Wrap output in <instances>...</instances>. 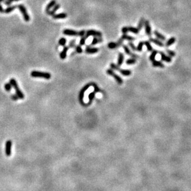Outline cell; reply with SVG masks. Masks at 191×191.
<instances>
[{
	"label": "cell",
	"mask_w": 191,
	"mask_h": 191,
	"mask_svg": "<svg viewBox=\"0 0 191 191\" xmlns=\"http://www.w3.org/2000/svg\"><path fill=\"white\" fill-rule=\"evenodd\" d=\"M9 83H10L11 85L12 86V87H13L14 89H15L16 93V94L17 95L19 98L21 99L24 98V95L23 93H22L21 89H19L17 81H16L14 78L11 79L10 80H9Z\"/></svg>",
	"instance_id": "6da1fadb"
},
{
	"label": "cell",
	"mask_w": 191,
	"mask_h": 191,
	"mask_svg": "<svg viewBox=\"0 0 191 191\" xmlns=\"http://www.w3.org/2000/svg\"><path fill=\"white\" fill-rule=\"evenodd\" d=\"M31 75L32 77L34 78H42L46 80H49L51 78V75L49 73L47 72H40L37 71H32L31 73Z\"/></svg>",
	"instance_id": "7a4b0ae2"
},
{
	"label": "cell",
	"mask_w": 191,
	"mask_h": 191,
	"mask_svg": "<svg viewBox=\"0 0 191 191\" xmlns=\"http://www.w3.org/2000/svg\"><path fill=\"white\" fill-rule=\"evenodd\" d=\"M110 66H111V69L115 70H116V71H118L119 72H120L122 75H124V76H130V75L132 74V71H131V70L121 69L120 68V66H118L117 65H115V64H114V63H111V65H110Z\"/></svg>",
	"instance_id": "3957f363"
},
{
	"label": "cell",
	"mask_w": 191,
	"mask_h": 191,
	"mask_svg": "<svg viewBox=\"0 0 191 191\" xmlns=\"http://www.w3.org/2000/svg\"><path fill=\"white\" fill-rule=\"evenodd\" d=\"M92 84H93V83H88L86 85L84 86L83 88L81 89V90L80 91V93H79V101H80V102L82 106H88V104H85L84 102H83V97H84V93H85L86 91L91 86H93Z\"/></svg>",
	"instance_id": "277c9868"
},
{
	"label": "cell",
	"mask_w": 191,
	"mask_h": 191,
	"mask_svg": "<svg viewBox=\"0 0 191 191\" xmlns=\"http://www.w3.org/2000/svg\"><path fill=\"white\" fill-rule=\"evenodd\" d=\"M106 73L107 74H108L110 76H112L114 79H115V80L116 81L117 83H118L119 84H122L123 83V80L120 76H119V75H117L114 71H113L112 69H108L106 71Z\"/></svg>",
	"instance_id": "5b68a950"
},
{
	"label": "cell",
	"mask_w": 191,
	"mask_h": 191,
	"mask_svg": "<svg viewBox=\"0 0 191 191\" xmlns=\"http://www.w3.org/2000/svg\"><path fill=\"white\" fill-rule=\"evenodd\" d=\"M17 8H19V11L22 14L24 21H26V22H29L30 21V17L27 12V9L25 8L23 4H19V5H17Z\"/></svg>",
	"instance_id": "8992f818"
},
{
	"label": "cell",
	"mask_w": 191,
	"mask_h": 191,
	"mask_svg": "<svg viewBox=\"0 0 191 191\" xmlns=\"http://www.w3.org/2000/svg\"><path fill=\"white\" fill-rule=\"evenodd\" d=\"M123 42H124V40H123L122 38H120L119 40H118L117 42H110L108 44V47L111 49H114V48H116L119 47L121 46L122 45Z\"/></svg>",
	"instance_id": "52a82bcc"
},
{
	"label": "cell",
	"mask_w": 191,
	"mask_h": 191,
	"mask_svg": "<svg viewBox=\"0 0 191 191\" xmlns=\"http://www.w3.org/2000/svg\"><path fill=\"white\" fill-rule=\"evenodd\" d=\"M86 36L87 37H89V36H94V37H101L102 36V33L98 32L97 31H94V30H88L86 32Z\"/></svg>",
	"instance_id": "ba28073f"
},
{
	"label": "cell",
	"mask_w": 191,
	"mask_h": 191,
	"mask_svg": "<svg viewBox=\"0 0 191 191\" xmlns=\"http://www.w3.org/2000/svg\"><path fill=\"white\" fill-rule=\"evenodd\" d=\"M11 148H12V141L8 140L6 142L5 152L7 156H9L11 155Z\"/></svg>",
	"instance_id": "9c48e42d"
},
{
	"label": "cell",
	"mask_w": 191,
	"mask_h": 191,
	"mask_svg": "<svg viewBox=\"0 0 191 191\" xmlns=\"http://www.w3.org/2000/svg\"><path fill=\"white\" fill-rule=\"evenodd\" d=\"M122 47H123V48H124V51H125V52L126 53V54H127L128 55L130 56L132 58H136V59H137V58H139V57H138V55L135 54V53H133L130 50L129 48L128 47V46H127V45H122Z\"/></svg>",
	"instance_id": "30bf717a"
},
{
	"label": "cell",
	"mask_w": 191,
	"mask_h": 191,
	"mask_svg": "<svg viewBox=\"0 0 191 191\" xmlns=\"http://www.w3.org/2000/svg\"><path fill=\"white\" fill-rule=\"evenodd\" d=\"M144 26H145L146 34L148 37H151L152 32H151V26H150V22H149L148 21H147V20H145V23H144Z\"/></svg>",
	"instance_id": "8fae6325"
},
{
	"label": "cell",
	"mask_w": 191,
	"mask_h": 191,
	"mask_svg": "<svg viewBox=\"0 0 191 191\" xmlns=\"http://www.w3.org/2000/svg\"><path fill=\"white\" fill-rule=\"evenodd\" d=\"M63 34L68 36H78V32L71 29H65L63 31Z\"/></svg>",
	"instance_id": "7c38bea8"
},
{
	"label": "cell",
	"mask_w": 191,
	"mask_h": 191,
	"mask_svg": "<svg viewBox=\"0 0 191 191\" xmlns=\"http://www.w3.org/2000/svg\"><path fill=\"white\" fill-rule=\"evenodd\" d=\"M159 54L161 55V60L164 61V62H167V63H171L172 62V58L171 57H169V56L166 55L164 52H159Z\"/></svg>",
	"instance_id": "4fadbf2b"
},
{
	"label": "cell",
	"mask_w": 191,
	"mask_h": 191,
	"mask_svg": "<svg viewBox=\"0 0 191 191\" xmlns=\"http://www.w3.org/2000/svg\"><path fill=\"white\" fill-rule=\"evenodd\" d=\"M150 42H152L153 44H156L158 46L160 47H163L164 46V44L162 42L161 40H159L158 39H155V38H150Z\"/></svg>",
	"instance_id": "5bb4252c"
},
{
	"label": "cell",
	"mask_w": 191,
	"mask_h": 191,
	"mask_svg": "<svg viewBox=\"0 0 191 191\" xmlns=\"http://www.w3.org/2000/svg\"><path fill=\"white\" fill-rule=\"evenodd\" d=\"M67 17V14L66 13H59V14H54L52 15V17L55 19H65Z\"/></svg>",
	"instance_id": "9a60e30c"
},
{
	"label": "cell",
	"mask_w": 191,
	"mask_h": 191,
	"mask_svg": "<svg viewBox=\"0 0 191 191\" xmlns=\"http://www.w3.org/2000/svg\"><path fill=\"white\" fill-rule=\"evenodd\" d=\"M98 51L99 49L97 48H92L90 46H87L85 50V52L87 53H90V54L97 53V52H98Z\"/></svg>",
	"instance_id": "2e32d148"
},
{
	"label": "cell",
	"mask_w": 191,
	"mask_h": 191,
	"mask_svg": "<svg viewBox=\"0 0 191 191\" xmlns=\"http://www.w3.org/2000/svg\"><path fill=\"white\" fill-rule=\"evenodd\" d=\"M154 34H155V36L156 37L158 38V39H159V40H161V41H164V40H166V37L164 36V35H163L162 34H161V33H159L158 31H154Z\"/></svg>",
	"instance_id": "e0dca14e"
},
{
	"label": "cell",
	"mask_w": 191,
	"mask_h": 191,
	"mask_svg": "<svg viewBox=\"0 0 191 191\" xmlns=\"http://www.w3.org/2000/svg\"><path fill=\"white\" fill-rule=\"evenodd\" d=\"M152 65L154 67H159V68H164V65L163 63L161 61L153 60L152 61Z\"/></svg>",
	"instance_id": "ac0fdd59"
},
{
	"label": "cell",
	"mask_w": 191,
	"mask_h": 191,
	"mask_svg": "<svg viewBox=\"0 0 191 191\" xmlns=\"http://www.w3.org/2000/svg\"><path fill=\"white\" fill-rule=\"evenodd\" d=\"M68 48H69L68 47H66V46L64 47L63 50H62V52H61L60 55V58H62V60H64L66 58L67 52L68 50Z\"/></svg>",
	"instance_id": "d6986e66"
},
{
	"label": "cell",
	"mask_w": 191,
	"mask_h": 191,
	"mask_svg": "<svg viewBox=\"0 0 191 191\" xmlns=\"http://www.w3.org/2000/svg\"><path fill=\"white\" fill-rule=\"evenodd\" d=\"M57 4V2H56V0H52L48 4H47V6H46V8H45V11L47 13V12L49 11L50 10L51 8H53L55 4Z\"/></svg>",
	"instance_id": "ffe728a7"
},
{
	"label": "cell",
	"mask_w": 191,
	"mask_h": 191,
	"mask_svg": "<svg viewBox=\"0 0 191 191\" xmlns=\"http://www.w3.org/2000/svg\"><path fill=\"white\" fill-rule=\"evenodd\" d=\"M60 8V5L59 4H56L53 7V9H52V10H51V11L50 10L49 11L47 12V14H48V15H50V16L53 15V14H54L55 13V12L57 11L58 10V9H59Z\"/></svg>",
	"instance_id": "44dd1931"
},
{
	"label": "cell",
	"mask_w": 191,
	"mask_h": 191,
	"mask_svg": "<svg viewBox=\"0 0 191 191\" xmlns=\"http://www.w3.org/2000/svg\"><path fill=\"white\" fill-rule=\"evenodd\" d=\"M124 55L122 53H119V57H118V60H117V65L119 66H120L124 62Z\"/></svg>",
	"instance_id": "7402d4cb"
},
{
	"label": "cell",
	"mask_w": 191,
	"mask_h": 191,
	"mask_svg": "<svg viewBox=\"0 0 191 191\" xmlns=\"http://www.w3.org/2000/svg\"><path fill=\"white\" fill-rule=\"evenodd\" d=\"M175 42H176V38L173 37H171L170 39H169L167 40L165 45L167 47H169L171 46V45H173V44H174Z\"/></svg>",
	"instance_id": "603a6c76"
},
{
	"label": "cell",
	"mask_w": 191,
	"mask_h": 191,
	"mask_svg": "<svg viewBox=\"0 0 191 191\" xmlns=\"http://www.w3.org/2000/svg\"><path fill=\"white\" fill-rule=\"evenodd\" d=\"M158 51L157 50H153L151 52V55L150 56V57H149V60H150V61H153L155 60V58H156V55L158 54Z\"/></svg>",
	"instance_id": "cb8c5ba5"
},
{
	"label": "cell",
	"mask_w": 191,
	"mask_h": 191,
	"mask_svg": "<svg viewBox=\"0 0 191 191\" xmlns=\"http://www.w3.org/2000/svg\"><path fill=\"white\" fill-rule=\"evenodd\" d=\"M122 39L123 40H129V41H133V40H135V38H133V37L130 36V35H127V34H124L122 35Z\"/></svg>",
	"instance_id": "d4e9b609"
},
{
	"label": "cell",
	"mask_w": 191,
	"mask_h": 191,
	"mask_svg": "<svg viewBox=\"0 0 191 191\" xmlns=\"http://www.w3.org/2000/svg\"><path fill=\"white\" fill-rule=\"evenodd\" d=\"M144 45H146L147 50L148 51V52H152V51L153 50V48L151 46V43H150V41H148V40L147 41H145L144 42Z\"/></svg>",
	"instance_id": "484cf974"
},
{
	"label": "cell",
	"mask_w": 191,
	"mask_h": 191,
	"mask_svg": "<svg viewBox=\"0 0 191 191\" xmlns=\"http://www.w3.org/2000/svg\"><path fill=\"white\" fill-rule=\"evenodd\" d=\"M145 19L144 18H143V17L140 19L139 22H138V27H137V29H138L139 31H141L142 29L143 28V26H144V23H145Z\"/></svg>",
	"instance_id": "4316f807"
},
{
	"label": "cell",
	"mask_w": 191,
	"mask_h": 191,
	"mask_svg": "<svg viewBox=\"0 0 191 191\" xmlns=\"http://www.w3.org/2000/svg\"><path fill=\"white\" fill-rule=\"evenodd\" d=\"M102 39L101 37H94L93 39V41L91 42V45H95V44H97L99 42H102Z\"/></svg>",
	"instance_id": "83f0119b"
},
{
	"label": "cell",
	"mask_w": 191,
	"mask_h": 191,
	"mask_svg": "<svg viewBox=\"0 0 191 191\" xmlns=\"http://www.w3.org/2000/svg\"><path fill=\"white\" fill-rule=\"evenodd\" d=\"M128 31H130V32H131L133 33V34H138L140 32L139 30H138L137 28H136V27H132V26H130V27H128Z\"/></svg>",
	"instance_id": "f1b7e54d"
},
{
	"label": "cell",
	"mask_w": 191,
	"mask_h": 191,
	"mask_svg": "<svg viewBox=\"0 0 191 191\" xmlns=\"http://www.w3.org/2000/svg\"><path fill=\"white\" fill-rule=\"evenodd\" d=\"M17 6H9L6 8V9L4 10V13H6V14H8V13H10L11 12L13 11L16 8H17Z\"/></svg>",
	"instance_id": "f546056e"
},
{
	"label": "cell",
	"mask_w": 191,
	"mask_h": 191,
	"mask_svg": "<svg viewBox=\"0 0 191 191\" xmlns=\"http://www.w3.org/2000/svg\"><path fill=\"white\" fill-rule=\"evenodd\" d=\"M95 94H96L95 91L92 92V93H91L90 94H89V102L88 103V106H89V105H90L91 104L93 99H94V97H95Z\"/></svg>",
	"instance_id": "4dcf8cb0"
},
{
	"label": "cell",
	"mask_w": 191,
	"mask_h": 191,
	"mask_svg": "<svg viewBox=\"0 0 191 191\" xmlns=\"http://www.w3.org/2000/svg\"><path fill=\"white\" fill-rule=\"evenodd\" d=\"M136 62H137L136 58H128V59H127L126 60V64H127V65H133V64L136 63Z\"/></svg>",
	"instance_id": "1f68e13d"
},
{
	"label": "cell",
	"mask_w": 191,
	"mask_h": 191,
	"mask_svg": "<svg viewBox=\"0 0 191 191\" xmlns=\"http://www.w3.org/2000/svg\"><path fill=\"white\" fill-rule=\"evenodd\" d=\"M143 45H144V42H142V41L140 42L137 47V51H138V52H142V49H143Z\"/></svg>",
	"instance_id": "d6a6232c"
},
{
	"label": "cell",
	"mask_w": 191,
	"mask_h": 191,
	"mask_svg": "<svg viewBox=\"0 0 191 191\" xmlns=\"http://www.w3.org/2000/svg\"><path fill=\"white\" fill-rule=\"evenodd\" d=\"M166 52H167V53H168V55L169 56V57H174L175 56H176V53H175L174 51L171 50L166 49Z\"/></svg>",
	"instance_id": "836d02e7"
},
{
	"label": "cell",
	"mask_w": 191,
	"mask_h": 191,
	"mask_svg": "<svg viewBox=\"0 0 191 191\" xmlns=\"http://www.w3.org/2000/svg\"><path fill=\"white\" fill-rule=\"evenodd\" d=\"M66 39L65 38H61L59 40V42H58V44L61 46H65V45L66 44Z\"/></svg>",
	"instance_id": "e575fe53"
},
{
	"label": "cell",
	"mask_w": 191,
	"mask_h": 191,
	"mask_svg": "<svg viewBox=\"0 0 191 191\" xmlns=\"http://www.w3.org/2000/svg\"><path fill=\"white\" fill-rule=\"evenodd\" d=\"M11 88H12V86L11 85L10 83H5V84H4V89H5V90L6 91L9 92L11 90Z\"/></svg>",
	"instance_id": "d590c367"
},
{
	"label": "cell",
	"mask_w": 191,
	"mask_h": 191,
	"mask_svg": "<svg viewBox=\"0 0 191 191\" xmlns=\"http://www.w3.org/2000/svg\"><path fill=\"white\" fill-rule=\"evenodd\" d=\"M87 37L86 36H83L82 37V38L81 39L80 41V45L81 46V45H84V44H85V42H86V40L87 39Z\"/></svg>",
	"instance_id": "8d00e7d4"
},
{
	"label": "cell",
	"mask_w": 191,
	"mask_h": 191,
	"mask_svg": "<svg viewBox=\"0 0 191 191\" xmlns=\"http://www.w3.org/2000/svg\"><path fill=\"white\" fill-rule=\"evenodd\" d=\"M75 43H76V40L75 39L73 40H71V41L69 42V46L68 47L70 48H75L76 47V45H75Z\"/></svg>",
	"instance_id": "74e56055"
},
{
	"label": "cell",
	"mask_w": 191,
	"mask_h": 191,
	"mask_svg": "<svg viewBox=\"0 0 191 191\" xmlns=\"http://www.w3.org/2000/svg\"><path fill=\"white\" fill-rule=\"evenodd\" d=\"M76 53H81L82 52H83V49H82V48L80 45H77V46L76 47Z\"/></svg>",
	"instance_id": "f35d334b"
},
{
	"label": "cell",
	"mask_w": 191,
	"mask_h": 191,
	"mask_svg": "<svg viewBox=\"0 0 191 191\" xmlns=\"http://www.w3.org/2000/svg\"><path fill=\"white\" fill-rule=\"evenodd\" d=\"M128 45H129L130 47L133 51H137V47L135 46L133 43H132V42H128Z\"/></svg>",
	"instance_id": "ab89813d"
},
{
	"label": "cell",
	"mask_w": 191,
	"mask_h": 191,
	"mask_svg": "<svg viewBox=\"0 0 191 191\" xmlns=\"http://www.w3.org/2000/svg\"><path fill=\"white\" fill-rule=\"evenodd\" d=\"M11 97L12 100H13V101H17L19 99V97L17 96V94H12L11 96Z\"/></svg>",
	"instance_id": "60d3db41"
},
{
	"label": "cell",
	"mask_w": 191,
	"mask_h": 191,
	"mask_svg": "<svg viewBox=\"0 0 191 191\" xmlns=\"http://www.w3.org/2000/svg\"><path fill=\"white\" fill-rule=\"evenodd\" d=\"M86 32L84 30H82V31H80V32H78V36L80 37H83L85 35Z\"/></svg>",
	"instance_id": "b9f144b4"
},
{
	"label": "cell",
	"mask_w": 191,
	"mask_h": 191,
	"mask_svg": "<svg viewBox=\"0 0 191 191\" xmlns=\"http://www.w3.org/2000/svg\"><path fill=\"white\" fill-rule=\"evenodd\" d=\"M122 32L123 34H127L128 32V27H124L122 29Z\"/></svg>",
	"instance_id": "7bdbcfd3"
},
{
	"label": "cell",
	"mask_w": 191,
	"mask_h": 191,
	"mask_svg": "<svg viewBox=\"0 0 191 191\" xmlns=\"http://www.w3.org/2000/svg\"><path fill=\"white\" fill-rule=\"evenodd\" d=\"M3 3H4V4H6V5L10 6L11 4H12V3H13V2L10 1H9V0H4V1H3Z\"/></svg>",
	"instance_id": "ee69618b"
},
{
	"label": "cell",
	"mask_w": 191,
	"mask_h": 191,
	"mask_svg": "<svg viewBox=\"0 0 191 191\" xmlns=\"http://www.w3.org/2000/svg\"><path fill=\"white\" fill-rule=\"evenodd\" d=\"M4 9H3V6H2L1 4V2H0V13H4Z\"/></svg>",
	"instance_id": "f6af8a7d"
},
{
	"label": "cell",
	"mask_w": 191,
	"mask_h": 191,
	"mask_svg": "<svg viewBox=\"0 0 191 191\" xmlns=\"http://www.w3.org/2000/svg\"><path fill=\"white\" fill-rule=\"evenodd\" d=\"M9 1H10L11 2H14V1H19V0H9Z\"/></svg>",
	"instance_id": "bcb514c9"
},
{
	"label": "cell",
	"mask_w": 191,
	"mask_h": 191,
	"mask_svg": "<svg viewBox=\"0 0 191 191\" xmlns=\"http://www.w3.org/2000/svg\"><path fill=\"white\" fill-rule=\"evenodd\" d=\"M4 1V0H0V2L1 3V2H3V1Z\"/></svg>",
	"instance_id": "7dc6e473"
}]
</instances>
